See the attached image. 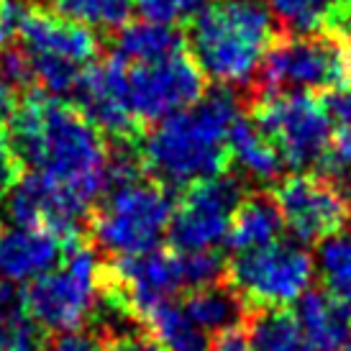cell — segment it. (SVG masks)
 <instances>
[{"label": "cell", "mask_w": 351, "mask_h": 351, "mask_svg": "<svg viewBox=\"0 0 351 351\" xmlns=\"http://www.w3.org/2000/svg\"><path fill=\"white\" fill-rule=\"evenodd\" d=\"M8 136L23 162L90 210L110 185L106 138L80 108L34 88L10 121Z\"/></svg>", "instance_id": "obj_1"}, {"label": "cell", "mask_w": 351, "mask_h": 351, "mask_svg": "<svg viewBox=\"0 0 351 351\" xmlns=\"http://www.w3.org/2000/svg\"><path fill=\"white\" fill-rule=\"evenodd\" d=\"M239 110L241 95L231 85H215L200 103L159 121L141 141L147 172L165 187H187L226 175L231 165L228 134L241 118Z\"/></svg>", "instance_id": "obj_2"}, {"label": "cell", "mask_w": 351, "mask_h": 351, "mask_svg": "<svg viewBox=\"0 0 351 351\" xmlns=\"http://www.w3.org/2000/svg\"><path fill=\"white\" fill-rule=\"evenodd\" d=\"M272 13L256 0H221L190 26L193 59L218 85L254 82L267 49L274 44Z\"/></svg>", "instance_id": "obj_3"}, {"label": "cell", "mask_w": 351, "mask_h": 351, "mask_svg": "<svg viewBox=\"0 0 351 351\" xmlns=\"http://www.w3.org/2000/svg\"><path fill=\"white\" fill-rule=\"evenodd\" d=\"M172 213L167 187L141 177L113 187L103 205L90 210L88 234L108 256H134L156 249Z\"/></svg>", "instance_id": "obj_4"}, {"label": "cell", "mask_w": 351, "mask_h": 351, "mask_svg": "<svg viewBox=\"0 0 351 351\" xmlns=\"http://www.w3.org/2000/svg\"><path fill=\"white\" fill-rule=\"evenodd\" d=\"M98 267L88 241L64 249V267L41 274L21 293L23 308L47 331H67L85 326L98 300Z\"/></svg>", "instance_id": "obj_5"}, {"label": "cell", "mask_w": 351, "mask_h": 351, "mask_svg": "<svg viewBox=\"0 0 351 351\" xmlns=\"http://www.w3.org/2000/svg\"><path fill=\"white\" fill-rule=\"evenodd\" d=\"M313 269L315 262L308 249L293 241H272L239 254L226 267V282L252 311H280L308 293Z\"/></svg>", "instance_id": "obj_6"}, {"label": "cell", "mask_w": 351, "mask_h": 351, "mask_svg": "<svg viewBox=\"0 0 351 351\" xmlns=\"http://www.w3.org/2000/svg\"><path fill=\"white\" fill-rule=\"evenodd\" d=\"M331 121L323 100L311 93L252 95V123L293 169L318 167L333 136Z\"/></svg>", "instance_id": "obj_7"}, {"label": "cell", "mask_w": 351, "mask_h": 351, "mask_svg": "<svg viewBox=\"0 0 351 351\" xmlns=\"http://www.w3.org/2000/svg\"><path fill=\"white\" fill-rule=\"evenodd\" d=\"M346 85L341 44L328 36H287L267 49L254 77L252 95L333 90Z\"/></svg>", "instance_id": "obj_8"}, {"label": "cell", "mask_w": 351, "mask_h": 351, "mask_svg": "<svg viewBox=\"0 0 351 351\" xmlns=\"http://www.w3.org/2000/svg\"><path fill=\"white\" fill-rule=\"evenodd\" d=\"M203 90L205 75L185 51L128 69V103L144 128L195 106Z\"/></svg>", "instance_id": "obj_9"}, {"label": "cell", "mask_w": 351, "mask_h": 351, "mask_svg": "<svg viewBox=\"0 0 351 351\" xmlns=\"http://www.w3.org/2000/svg\"><path fill=\"white\" fill-rule=\"evenodd\" d=\"M244 197L239 177H210L187 185L169 221V244L177 252H200L223 241L236 205Z\"/></svg>", "instance_id": "obj_10"}, {"label": "cell", "mask_w": 351, "mask_h": 351, "mask_svg": "<svg viewBox=\"0 0 351 351\" xmlns=\"http://www.w3.org/2000/svg\"><path fill=\"white\" fill-rule=\"evenodd\" d=\"M277 205L287 228L302 244L323 239L351 226L349 187L323 175H293L277 187Z\"/></svg>", "instance_id": "obj_11"}, {"label": "cell", "mask_w": 351, "mask_h": 351, "mask_svg": "<svg viewBox=\"0 0 351 351\" xmlns=\"http://www.w3.org/2000/svg\"><path fill=\"white\" fill-rule=\"evenodd\" d=\"M77 103L93 126L108 136L116 147H136L144 141L147 128L128 103V67L121 57H108L80 75Z\"/></svg>", "instance_id": "obj_12"}, {"label": "cell", "mask_w": 351, "mask_h": 351, "mask_svg": "<svg viewBox=\"0 0 351 351\" xmlns=\"http://www.w3.org/2000/svg\"><path fill=\"white\" fill-rule=\"evenodd\" d=\"M21 39L29 54L59 57L75 64L93 59L100 49L98 36L90 31V26L44 8H29L21 26Z\"/></svg>", "instance_id": "obj_13"}, {"label": "cell", "mask_w": 351, "mask_h": 351, "mask_svg": "<svg viewBox=\"0 0 351 351\" xmlns=\"http://www.w3.org/2000/svg\"><path fill=\"white\" fill-rule=\"evenodd\" d=\"M64 241L51 231L5 226L0 231V277L5 282L36 280L64 259Z\"/></svg>", "instance_id": "obj_14"}, {"label": "cell", "mask_w": 351, "mask_h": 351, "mask_svg": "<svg viewBox=\"0 0 351 351\" xmlns=\"http://www.w3.org/2000/svg\"><path fill=\"white\" fill-rule=\"evenodd\" d=\"M295 318L315 351H341L351 339V311L326 290H308L302 295Z\"/></svg>", "instance_id": "obj_15"}, {"label": "cell", "mask_w": 351, "mask_h": 351, "mask_svg": "<svg viewBox=\"0 0 351 351\" xmlns=\"http://www.w3.org/2000/svg\"><path fill=\"white\" fill-rule=\"evenodd\" d=\"M282 226L285 218L277 205V197L264 190H254L236 205L228 234H226V244L239 254L252 252L277 241V236L282 234Z\"/></svg>", "instance_id": "obj_16"}, {"label": "cell", "mask_w": 351, "mask_h": 351, "mask_svg": "<svg viewBox=\"0 0 351 351\" xmlns=\"http://www.w3.org/2000/svg\"><path fill=\"white\" fill-rule=\"evenodd\" d=\"M182 313L203 331L221 333L231 326L246 323L254 315L249 302L236 293L228 282H215L208 287L190 290L182 300Z\"/></svg>", "instance_id": "obj_17"}, {"label": "cell", "mask_w": 351, "mask_h": 351, "mask_svg": "<svg viewBox=\"0 0 351 351\" xmlns=\"http://www.w3.org/2000/svg\"><path fill=\"white\" fill-rule=\"evenodd\" d=\"M228 154L236 167L256 182H272L282 175L285 162L277 147L252 121L239 118L228 134Z\"/></svg>", "instance_id": "obj_18"}, {"label": "cell", "mask_w": 351, "mask_h": 351, "mask_svg": "<svg viewBox=\"0 0 351 351\" xmlns=\"http://www.w3.org/2000/svg\"><path fill=\"white\" fill-rule=\"evenodd\" d=\"M141 331L152 336L162 351H210V341L195 323L187 318L182 308L169 300L156 302L141 315Z\"/></svg>", "instance_id": "obj_19"}, {"label": "cell", "mask_w": 351, "mask_h": 351, "mask_svg": "<svg viewBox=\"0 0 351 351\" xmlns=\"http://www.w3.org/2000/svg\"><path fill=\"white\" fill-rule=\"evenodd\" d=\"M180 51H185V36L162 23H149V21L128 23L116 36V57L134 64L172 57Z\"/></svg>", "instance_id": "obj_20"}, {"label": "cell", "mask_w": 351, "mask_h": 351, "mask_svg": "<svg viewBox=\"0 0 351 351\" xmlns=\"http://www.w3.org/2000/svg\"><path fill=\"white\" fill-rule=\"evenodd\" d=\"M249 331H252L249 351H315L302 336L295 313H290L287 308L254 311Z\"/></svg>", "instance_id": "obj_21"}, {"label": "cell", "mask_w": 351, "mask_h": 351, "mask_svg": "<svg viewBox=\"0 0 351 351\" xmlns=\"http://www.w3.org/2000/svg\"><path fill=\"white\" fill-rule=\"evenodd\" d=\"M318 269L326 293H331L351 311V226L321 241Z\"/></svg>", "instance_id": "obj_22"}, {"label": "cell", "mask_w": 351, "mask_h": 351, "mask_svg": "<svg viewBox=\"0 0 351 351\" xmlns=\"http://www.w3.org/2000/svg\"><path fill=\"white\" fill-rule=\"evenodd\" d=\"M336 0H269V13L293 36H313L328 31Z\"/></svg>", "instance_id": "obj_23"}, {"label": "cell", "mask_w": 351, "mask_h": 351, "mask_svg": "<svg viewBox=\"0 0 351 351\" xmlns=\"http://www.w3.org/2000/svg\"><path fill=\"white\" fill-rule=\"evenodd\" d=\"M59 16L82 26L123 29L134 10V0H51Z\"/></svg>", "instance_id": "obj_24"}, {"label": "cell", "mask_w": 351, "mask_h": 351, "mask_svg": "<svg viewBox=\"0 0 351 351\" xmlns=\"http://www.w3.org/2000/svg\"><path fill=\"white\" fill-rule=\"evenodd\" d=\"M31 57V72H34V82L39 85L36 90L47 93L51 98L75 93L80 82L82 69L75 62L59 57H47V54H29Z\"/></svg>", "instance_id": "obj_25"}, {"label": "cell", "mask_w": 351, "mask_h": 351, "mask_svg": "<svg viewBox=\"0 0 351 351\" xmlns=\"http://www.w3.org/2000/svg\"><path fill=\"white\" fill-rule=\"evenodd\" d=\"M226 259L213 249H200V252H182L180 254V274H182V287L197 290L208 285L221 282L226 277Z\"/></svg>", "instance_id": "obj_26"}, {"label": "cell", "mask_w": 351, "mask_h": 351, "mask_svg": "<svg viewBox=\"0 0 351 351\" xmlns=\"http://www.w3.org/2000/svg\"><path fill=\"white\" fill-rule=\"evenodd\" d=\"M208 5V0H134V10L141 16V21L162 26L193 23Z\"/></svg>", "instance_id": "obj_27"}, {"label": "cell", "mask_w": 351, "mask_h": 351, "mask_svg": "<svg viewBox=\"0 0 351 351\" xmlns=\"http://www.w3.org/2000/svg\"><path fill=\"white\" fill-rule=\"evenodd\" d=\"M110 333L100 326H77L57 331L47 343V351H108Z\"/></svg>", "instance_id": "obj_28"}, {"label": "cell", "mask_w": 351, "mask_h": 351, "mask_svg": "<svg viewBox=\"0 0 351 351\" xmlns=\"http://www.w3.org/2000/svg\"><path fill=\"white\" fill-rule=\"evenodd\" d=\"M321 172L318 175L328 177L333 182H346L351 175V126H341L328 141V149L323 159L318 162ZM349 187V185H346Z\"/></svg>", "instance_id": "obj_29"}, {"label": "cell", "mask_w": 351, "mask_h": 351, "mask_svg": "<svg viewBox=\"0 0 351 351\" xmlns=\"http://www.w3.org/2000/svg\"><path fill=\"white\" fill-rule=\"evenodd\" d=\"M23 177V159L16 152L10 136L0 128V200H5L8 193L19 185Z\"/></svg>", "instance_id": "obj_30"}, {"label": "cell", "mask_w": 351, "mask_h": 351, "mask_svg": "<svg viewBox=\"0 0 351 351\" xmlns=\"http://www.w3.org/2000/svg\"><path fill=\"white\" fill-rule=\"evenodd\" d=\"M29 13L23 0H0V51L8 49L21 36V26Z\"/></svg>", "instance_id": "obj_31"}, {"label": "cell", "mask_w": 351, "mask_h": 351, "mask_svg": "<svg viewBox=\"0 0 351 351\" xmlns=\"http://www.w3.org/2000/svg\"><path fill=\"white\" fill-rule=\"evenodd\" d=\"M321 100L333 121H339L341 126H351V85L328 90V93H323Z\"/></svg>", "instance_id": "obj_32"}, {"label": "cell", "mask_w": 351, "mask_h": 351, "mask_svg": "<svg viewBox=\"0 0 351 351\" xmlns=\"http://www.w3.org/2000/svg\"><path fill=\"white\" fill-rule=\"evenodd\" d=\"M16 110H19V90L0 75V128L13 121Z\"/></svg>", "instance_id": "obj_33"}, {"label": "cell", "mask_w": 351, "mask_h": 351, "mask_svg": "<svg viewBox=\"0 0 351 351\" xmlns=\"http://www.w3.org/2000/svg\"><path fill=\"white\" fill-rule=\"evenodd\" d=\"M8 351H47V346L41 343V336L36 333L34 323H31V326H26V328L16 336V341L10 343Z\"/></svg>", "instance_id": "obj_34"}, {"label": "cell", "mask_w": 351, "mask_h": 351, "mask_svg": "<svg viewBox=\"0 0 351 351\" xmlns=\"http://www.w3.org/2000/svg\"><path fill=\"white\" fill-rule=\"evenodd\" d=\"M341 351H351V339H349V341H346V343H343Z\"/></svg>", "instance_id": "obj_35"}]
</instances>
